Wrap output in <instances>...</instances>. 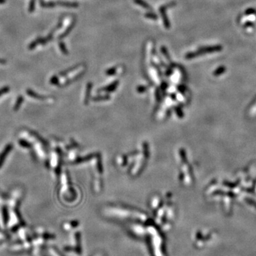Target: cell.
<instances>
[{
    "label": "cell",
    "mask_w": 256,
    "mask_h": 256,
    "mask_svg": "<svg viewBox=\"0 0 256 256\" xmlns=\"http://www.w3.org/2000/svg\"><path fill=\"white\" fill-rule=\"evenodd\" d=\"M222 49H223V47L221 46V45L203 47V48H199V49H198L197 51H194V52H190L186 53V55L185 56V58H186V59L189 60V59H195V58L198 57L199 56H201V55L219 52V51H221Z\"/></svg>",
    "instance_id": "1"
},
{
    "label": "cell",
    "mask_w": 256,
    "mask_h": 256,
    "mask_svg": "<svg viewBox=\"0 0 256 256\" xmlns=\"http://www.w3.org/2000/svg\"><path fill=\"white\" fill-rule=\"evenodd\" d=\"M175 4H176V2L173 1V2H171V3H169V4H166V5L161 6V7L159 8V12H160V14H161V17H162L163 23H164V26H165L167 29H169V28H170L171 25H170V22H169V19H168V18H167V15H166V10L167 8L172 7H173V6H175Z\"/></svg>",
    "instance_id": "2"
},
{
    "label": "cell",
    "mask_w": 256,
    "mask_h": 256,
    "mask_svg": "<svg viewBox=\"0 0 256 256\" xmlns=\"http://www.w3.org/2000/svg\"><path fill=\"white\" fill-rule=\"evenodd\" d=\"M12 150V144H8L7 147L4 148V150L2 151V152L0 154V168L1 167V166H2L3 163H4L6 157H7V155H9V153Z\"/></svg>",
    "instance_id": "3"
},
{
    "label": "cell",
    "mask_w": 256,
    "mask_h": 256,
    "mask_svg": "<svg viewBox=\"0 0 256 256\" xmlns=\"http://www.w3.org/2000/svg\"><path fill=\"white\" fill-rule=\"evenodd\" d=\"M56 4L59 7L66 8H77L79 4L77 2H71V1H59L56 2Z\"/></svg>",
    "instance_id": "4"
},
{
    "label": "cell",
    "mask_w": 256,
    "mask_h": 256,
    "mask_svg": "<svg viewBox=\"0 0 256 256\" xmlns=\"http://www.w3.org/2000/svg\"><path fill=\"white\" fill-rule=\"evenodd\" d=\"M75 20L74 19L71 23H70V25H68V26L66 28V30L64 31L62 34H61L58 37V39H64L65 37H66L67 36L70 34V31H72V29H73V27L75 26Z\"/></svg>",
    "instance_id": "5"
},
{
    "label": "cell",
    "mask_w": 256,
    "mask_h": 256,
    "mask_svg": "<svg viewBox=\"0 0 256 256\" xmlns=\"http://www.w3.org/2000/svg\"><path fill=\"white\" fill-rule=\"evenodd\" d=\"M42 39H43V37L37 38V39H35V40L33 41L32 42H31V43L29 45V46H28V48H29V50L34 49V48H35L38 45L41 44Z\"/></svg>",
    "instance_id": "6"
},
{
    "label": "cell",
    "mask_w": 256,
    "mask_h": 256,
    "mask_svg": "<svg viewBox=\"0 0 256 256\" xmlns=\"http://www.w3.org/2000/svg\"><path fill=\"white\" fill-rule=\"evenodd\" d=\"M26 93H27V95H30L31 98L38 99V100H45L46 99L45 96H42V95H39V94L37 93V92L30 90V89H28V90H26Z\"/></svg>",
    "instance_id": "7"
},
{
    "label": "cell",
    "mask_w": 256,
    "mask_h": 256,
    "mask_svg": "<svg viewBox=\"0 0 256 256\" xmlns=\"http://www.w3.org/2000/svg\"><path fill=\"white\" fill-rule=\"evenodd\" d=\"M80 66H81V65H80V64H78V65H75V66H74L71 67V68H70L67 69V70H64V71L61 72L60 74H59V75H60V76H62V77L66 76V75H68L69 73H71V72L74 71V70H76L77 69L79 68Z\"/></svg>",
    "instance_id": "8"
},
{
    "label": "cell",
    "mask_w": 256,
    "mask_h": 256,
    "mask_svg": "<svg viewBox=\"0 0 256 256\" xmlns=\"http://www.w3.org/2000/svg\"><path fill=\"white\" fill-rule=\"evenodd\" d=\"M134 2L140 6V7H143L144 9H148V10H152V7H151L150 4L146 2L145 1H144V0H134Z\"/></svg>",
    "instance_id": "9"
},
{
    "label": "cell",
    "mask_w": 256,
    "mask_h": 256,
    "mask_svg": "<svg viewBox=\"0 0 256 256\" xmlns=\"http://www.w3.org/2000/svg\"><path fill=\"white\" fill-rule=\"evenodd\" d=\"M118 83H119V82L117 81H115V82H113L112 84H110V86H107V87L103 88H102L101 90H103V91H106V92H111V91L115 90L116 88H117V86H118Z\"/></svg>",
    "instance_id": "10"
},
{
    "label": "cell",
    "mask_w": 256,
    "mask_h": 256,
    "mask_svg": "<svg viewBox=\"0 0 256 256\" xmlns=\"http://www.w3.org/2000/svg\"><path fill=\"white\" fill-rule=\"evenodd\" d=\"M41 5L43 8H53L57 6L56 2L54 1H48V2H45V1H41Z\"/></svg>",
    "instance_id": "11"
},
{
    "label": "cell",
    "mask_w": 256,
    "mask_h": 256,
    "mask_svg": "<svg viewBox=\"0 0 256 256\" xmlns=\"http://www.w3.org/2000/svg\"><path fill=\"white\" fill-rule=\"evenodd\" d=\"M59 48H60L61 51L62 52V53H63L64 55H68L69 54L68 49H67L65 43H64L63 42H62V41L59 42Z\"/></svg>",
    "instance_id": "12"
},
{
    "label": "cell",
    "mask_w": 256,
    "mask_h": 256,
    "mask_svg": "<svg viewBox=\"0 0 256 256\" xmlns=\"http://www.w3.org/2000/svg\"><path fill=\"white\" fill-rule=\"evenodd\" d=\"M226 71V67L225 66H220L219 68H218L213 72V75L215 76H218V75H221L222 73H224Z\"/></svg>",
    "instance_id": "13"
},
{
    "label": "cell",
    "mask_w": 256,
    "mask_h": 256,
    "mask_svg": "<svg viewBox=\"0 0 256 256\" xmlns=\"http://www.w3.org/2000/svg\"><path fill=\"white\" fill-rule=\"evenodd\" d=\"M144 17L147 19H150L152 20H157L158 19L157 15L156 14L153 13V12H147L144 14Z\"/></svg>",
    "instance_id": "14"
},
{
    "label": "cell",
    "mask_w": 256,
    "mask_h": 256,
    "mask_svg": "<svg viewBox=\"0 0 256 256\" xmlns=\"http://www.w3.org/2000/svg\"><path fill=\"white\" fill-rule=\"evenodd\" d=\"M23 101V97L21 96V95L19 96V98H18V99H17V103H16V104H15V106H14V110H18L19 108H20L21 105L22 104Z\"/></svg>",
    "instance_id": "15"
},
{
    "label": "cell",
    "mask_w": 256,
    "mask_h": 256,
    "mask_svg": "<svg viewBox=\"0 0 256 256\" xmlns=\"http://www.w3.org/2000/svg\"><path fill=\"white\" fill-rule=\"evenodd\" d=\"M161 53H163V55H164V56L166 57V59H167V60L169 61H171L170 57H169V53H168V51H167V49H166V47L165 46H161Z\"/></svg>",
    "instance_id": "16"
},
{
    "label": "cell",
    "mask_w": 256,
    "mask_h": 256,
    "mask_svg": "<svg viewBox=\"0 0 256 256\" xmlns=\"http://www.w3.org/2000/svg\"><path fill=\"white\" fill-rule=\"evenodd\" d=\"M36 0H31L30 3H29V12L30 13L34 12L36 8Z\"/></svg>",
    "instance_id": "17"
},
{
    "label": "cell",
    "mask_w": 256,
    "mask_h": 256,
    "mask_svg": "<svg viewBox=\"0 0 256 256\" xmlns=\"http://www.w3.org/2000/svg\"><path fill=\"white\" fill-rule=\"evenodd\" d=\"M116 71H117V68L116 67H112L106 70V73L107 75H113L115 74Z\"/></svg>",
    "instance_id": "18"
},
{
    "label": "cell",
    "mask_w": 256,
    "mask_h": 256,
    "mask_svg": "<svg viewBox=\"0 0 256 256\" xmlns=\"http://www.w3.org/2000/svg\"><path fill=\"white\" fill-rule=\"evenodd\" d=\"M50 83H51V84L56 85V86H57V85L59 84V78H58V77L56 76V75H53V77H51V79H50Z\"/></svg>",
    "instance_id": "19"
},
{
    "label": "cell",
    "mask_w": 256,
    "mask_h": 256,
    "mask_svg": "<svg viewBox=\"0 0 256 256\" xmlns=\"http://www.w3.org/2000/svg\"><path fill=\"white\" fill-rule=\"evenodd\" d=\"M9 90H10V88H9V86H5V87L1 88L0 89V97H1V95L9 92Z\"/></svg>",
    "instance_id": "20"
},
{
    "label": "cell",
    "mask_w": 256,
    "mask_h": 256,
    "mask_svg": "<svg viewBox=\"0 0 256 256\" xmlns=\"http://www.w3.org/2000/svg\"><path fill=\"white\" fill-rule=\"evenodd\" d=\"M255 13H256V11L254 9H253V8H249V9H248L247 10H246V12H245V14H246V15L253 14Z\"/></svg>",
    "instance_id": "21"
},
{
    "label": "cell",
    "mask_w": 256,
    "mask_h": 256,
    "mask_svg": "<svg viewBox=\"0 0 256 256\" xmlns=\"http://www.w3.org/2000/svg\"><path fill=\"white\" fill-rule=\"evenodd\" d=\"M19 143L21 144L22 147H30L31 145L29 144V142H26V141H23V140H20L19 141Z\"/></svg>",
    "instance_id": "22"
},
{
    "label": "cell",
    "mask_w": 256,
    "mask_h": 256,
    "mask_svg": "<svg viewBox=\"0 0 256 256\" xmlns=\"http://www.w3.org/2000/svg\"><path fill=\"white\" fill-rule=\"evenodd\" d=\"M6 63H7V61L4 60V59H0V64L1 65H5Z\"/></svg>",
    "instance_id": "23"
},
{
    "label": "cell",
    "mask_w": 256,
    "mask_h": 256,
    "mask_svg": "<svg viewBox=\"0 0 256 256\" xmlns=\"http://www.w3.org/2000/svg\"><path fill=\"white\" fill-rule=\"evenodd\" d=\"M137 89H138V90L139 91V92H144V91L146 90V88L145 87H143V86H142H142H141V87L138 88Z\"/></svg>",
    "instance_id": "24"
},
{
    "label": "cell",
    "mask_w": 256,
    "mask_h": 256,
    "mask_svg": "<svg viewBox=\"0 0 256 256\" xmlns=\"http://www.w3.org/2000/svg\"><path fill=\"white\" fill-rule=\"evenodd\" d=\"M253 23L252 22H248L247 24H246V26H253Z\"/></svg>",
    "instance_id": "25"
},
{
    "label": "cell",
    "mask_w": 256,
    "mask_h": 256,
    "mask_svg": "<svg viewBox=\"0 0 256 256\" xmlns=\"http://www.w3.org/2000/svg\"><path fill=\"white\" fill-rule=\"evenodd\" d=\"M6 2V0H0V4H4Z\"/></svg>",
    "instance_id": "26"
},
{
    "label": "cell",
    "mask_w": 256,
    "mask_h": 256,
    "mask_svg": "<svg viewBox=\"0 0 256 256\" xmlns=\"http://www.w3.org/2000/svg\"><path fill=\"white\" fill-rule=\"evenodd\" d=\"M43 1V0H40V2H41V1Z\"/></svg>",
    "instance_id": "27"
},
{
    "label": "cell",
    "mask_w": 256,
    "mask_h": 256,
    "mask_svg": "<svg viewBox=\"0 0 256 256\" xmlns=\"http://www.w3.org/2000/svg\"><path fill=\"white\" fill-rule=\"evenodd\" d=\"M100 256H101V255H100Z\"/></svg>",
    "instance_id": "28"
}]
</instances>
